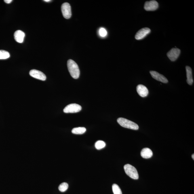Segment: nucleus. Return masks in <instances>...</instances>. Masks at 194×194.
Returning <instances> with one entry per match:
<instances>
[{
	"instance_id": "nucleus-2",
	"label": "nucleus",
	"mask_w": 194,
	"mask_h": 194,
	"mask_svg": "<svg viewBox=\"0 0 194 194\" xmlns=\"http://www.w3.org/2000/svg\"><path fill=\"white\" fill-rule=\"evenodd\" d=\"M117 122L124 128L137 130L139 129L138 125L136 123L123 118H119L117 119Z\"/></svg>"
},
{
	"instance_id": "nucleus-4",
	"label": "nucleus",
	"mask_w": 194,
	"mask_h": 194,
	"mask_svg": "<svg viewBox=\"0 0 194 194\" xmlns=\"http://www.w3.org/2000/svg\"><path fill=\"white\" fill-rule=\"evenodd\" d=\"M81 106L77 104H71L66 106L63 109L64 113H76L81 111Z\"/></svg>"
},
{
	"instance_id": "nucleus-3",
	"label": "nucleus",
	"mask_w": 194,
	"mask_h": 194,
	"mask_svg": "<svg viewBox=\"0 0 194 194\" xmlns=\"http://www.w3.org/2000/svg\"><path fill=\"white\" fill-rule=\"evenodd\" d=\"M124 168L126 174L130 177L134 179H138V173L135 167L131 165L127 164L124 165Z\"/></svg>"
},
{
	"instance_id": "nucleus-5",
	"label": "nucleus",
	"mask_w": 194,
	"mask_h": 194,
	"mask_svg": "<svg viewBox=\"0 0 194 194\" xmlns=\"http://www.w3.org/2000/svg\"><path fill=\"white\" fill-rule=\"evenodd\" d=\"M61 10L63 15L64 18L68 19L71 18L72 16L71 7L69 3H65L63 4L61 6Z\"/></svg>"
},
{
	"instance_id": "nucleus-16",
	"label": "nucleus",
	"mask_w": 194,
	"mask_h": 194,
	"mask_svg": "<svg viewBox=\"0 0 194 194\" xmlns=\"http://www.w3.org/2000/svg\"><path fill=\"white\" fill-rule=\"evenodd\" d=\"M10 54L7 51L0 50V60H5L10 57Z\"/></svg>"
},
{
	"instance_id": "nucleus-7",
	"label": "nucleus",
	"mask_w": 194,
	"mask_h": 194,
	"mask_svg": "<svg viewBox=\"0 0 194 194\" xmlns=\"http://www.w3.org/2000/svg\"><path fill=\"white\" fill-rule=\"evenodd\" d=\"M159 4L156 1H146L144 4V9L146 11H154L158 8Z\"/></svg>"
},
{
	"instance_id": "nucleus-15",
	"label": "nucleus",
	"mask_w": 194,
	"mask_h": 194,
	"mask_svg": "<svg viewBox=\"0 0 194 194\" xmlns=\"http://www.w3.org/2000/svg\"><path fill=\"white\" fill-rule=\"evenodd\" d=\"M86 131V129L85 127H79L73 128L72 132L74 134H84Z\"/></svg>"
},
{
	"instance_id": "nucleus-20",
	"label": "nucleus",
	"mask_w": 194,
	"mask_h": 194,
	"mask_svg": "<svg viewBox=\"0 0 194 194\" xmlns=\"http://www.w3.org/2000/svg\"><path fill=\"white\" fill-rule=\"evenodd\" d=\"M99 34L101 37H104L107 35V32L104 28L102 27L100 28L99 30Z\"/></svg>"
},
{
	"instance_id": "nucleus-18",
	"label": "nucleus",
	"mask_w": 194,
	"mask_h": 194,
	"mask_svg": "<svg viewBox=\"0 0 194 194\" xmlns=\"http://www.w3.org/2000/svg\"><path fill=\"white\" fill-rule=\"evenodd\" d=\"M112 189L114 194H122L120 188L117 184H113L112 186Z\"/></svg>"
},
{
	"instance_id": "nucleus-21",
	"label": "nucleus",
	"mask_w": 194,
	"mask_h": 194,
	"mask_svg": "<svg viewBox=\"0 0 194 194\" xmlns=\"http://www.w3.org/2000/svg\"><path fill=\"white\" fill-rule=\"evenodd\" d=\"M12 0H5L4 2L7 4H9L12 2Z\"/></svg>"
},
{
	"instance_id": "nucleus-9",
	"label": "nucleus",
	"mask_w": 194,
	"mask_h": 194,
	"mask_svg": "<svg viewBox=\"0 0 194 194\" xmlns=\"http://www.w3.org/2000/svg\"><path fill=\"white\" fill-rule=\"evenodd\" d=\"M151 32V30L148 27L142 28L137 32L135 38L137 40H140L144 39L148 34Z\"/></svg>"
},
{
	"instance_id": "nucleus-10",
	"label": "nucleus",
	"mask_w": 194,
	"mask_h": 194,
	"mask_svg": "<svg viewBox=\"0 0 194 194\" xmlns=\"http://www.w3.org/2000/svg\"><path fill=\"white\" fill-rule=\"evenodd\" d=\"M150 73L152 77L157 80L161 82L166 83H168V81L164 76L158 72L155 71H150Z\"/></svg>"
},
{
	"instance_id": "nucleus-14",
	"label": "nucleus",
	"mask_w": 194,
	"mask_h": 194,
	"mask_svg": "<svg viewBox=\"0 0 194 194\" xmlns=\"http://www.w3.org/2000/svg\"><path fill=\"white\" fill-rule=\"evenodd\" d=\"M141 155L144 158L149 159L153 156V153L152 150L149 148H145L142 150Z\"/></svg>"
},
{
	"instance_id": "nucleus-13",
	"label": "nucleus",
	"mask_w": 194,
	"mask_h": 194,
	"mask_svg": "<svg viewBox=\"0 0 194 194\" xmlns=\"http://www.w3.org/2000/svg\"><path fill=\"white\" fill-rule=\"evenodd\" d=\"M186 73H187V82L188 84L191 85H192L193 80L192 77V73L191 67L189 66H186Z\"/></svg>"
},
{
	"instance_id": "nucleus-1",
	"label": "nucleus",
	"mask_w": 194,
	"mask_h": 194,
	"mask_svg": "<svg viewBox=\"0 0 194 194\" xmlns=\"http://www.w3.org/2000/svg\"><path fill=\"white\" fill-rule=\"evenodd\" d=\"M67 67L70 75L74 79H77L80 75L79 66L73 60H69L67 62Z\"/></svg>"
},
{
	"instance_id": "nucleus-6",
	"label": "nucleus",
	"mask_w": 194,
	"mask_h": 194,
	"mask_svg": "<svg viewBox=\"0 0 194 194\" xmlns=\"http://www.w3.org/2000/svg\"><path fill=\"white\" fill-rule=\"evenodd\" d=\"M180 50L179 49L173 48L167 53V56L171 61H175L179 57Z\"/></svg>"
},
{
	"instance_id": "nucleus-17",
	"label": "nucleus",
	"mask_w": 194,
	"mask_h": 194,
	"mask_svg": "<svg viewBox=\"0 0 194 194\" xmlns=\"http://www.w3.org/2000/svg\"><path fill=\"white\" fill-rule=\"evenodd\" d=\"M106 146L105 143L102 141H98L95 144V147L97 150H100L105 147Z\"/></svg>"
},
{
	"instance_id": "nucleus-12",
	"label": "nucleus",
	"mask_w": 194,
	"mask_h": 194,
	"mask_svg": "<svg viewBox=\"0 0 194 194\" xmlns=\"http://www.w3.org/2000/svg\"><path fill=\"white\" fill-rule=\"evenodd\" d=\"M14 36L15 40L17 42L22 43L25 37V34L21 30H18L15 32Z\"/></svg>"
},
{
	"instance_id": "nucleus-11",
	"label": "nucleus",
	"mask_w": 194,
	"mask_h": 194,
	"mask_svg": "<svg viewBox=\"0 0 194 194\" xmlns=\"http://www.w3.org/2000/svg\"><path fill=\"white\" fill-rule=\"evenodd\" d=\"M136 90L139 95L143 98L147 96L149 94L148 89L143 85H138L137 87Z\"/></svg>"
},
{
	"instance_id": "nucleus-23",
	"label": "nucleus",
	"mask_w": 194,
	"mask_h": 194,
	"mask_svg": "<svg viewBox=\"0 0 194 194\" xmlns=\"http://www.w3.org/2000/svg\"><path fill=\"white\" fill-rule=\"evenodd\" d=\"M192 158L193 159V160H194V154L192 155Z\"/></svg>"
},
{
	"instance_id": "nucleus-19",
	"label": "nucleus",
	"mask_w": 194,
	"mask_h": 194,
	"mask_svg": "<svg viewBox=\"0 0 194 194\" xmlns=\"http://www.w3.org/2000/svg\"><path fill=\"white\" fill-rule=\"evenodd\" d=\"M68 188V184L64 182L61 184L59 187V189L60 192H64L67 190Z\"/></svg>"
},
{
	"instance_id": "nucleus-8",
	"label": "nucleus",
	"mask_w": 194,
	"mask_h": 194,
	"mask_svg": "<svg viewBox=\"0 0 194 194\" xmlns=\"http://www.w3.org/2000/svg\"><path fill=\"white\" fill-rule=\"evenodd\" d=\"M30 75L31 77L35 79L40 80L42 81H45L46 79V76L42 72L36 70H32L29 72Z\"/></svg>"
},
{
	"instance_id": "nucleus-22",
	"label": "nucleus",
	"mask_w": 194,
	"mask_h": 194,
	"mask_svg": "<svg viewBox=\"0 0 194 194\" xmlns=\"http://www.w3.org/2000/svg\"><path fill=\"white\" fill-rule=\"evenodd\" d=\"M45 2H50V1H51L50 0H44V1Z\"/></svg>"
}]
</instances>
